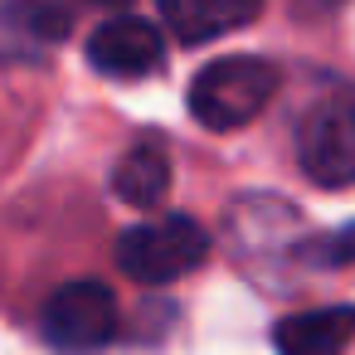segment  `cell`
<instances>
[{
	"mask_svg": "<svg viewBox=\"0 0 355 355\" xmlns=\"http://www.w3.org/2000/svg\"><path fill=\"white\" fill-rule=\"evenodd\" d=\"M282 73L277 64L258 59V54H229V59H214L195 73L190 83V117L209 132H234L243 122H253L272 93H277Z\"/></svg>",
	"mask_w": 355,
	"mask_h": 355,
	"instance_id": "obj_1",
	"label": "cell"
},
{
	"mask_svg": "<svg viewBox=\"0 0 355 355\" xmlns=\"http://www.w3.org/2000/svg\"><path fill=\"white\" fill-rule=\"evenodd\" d=\"M209 258V234L190 214H161L122 229L117 239V268L141 287H166L185 272H195Z\"/></svg>",
	"mask_w": 355,
	"mask_h": 355,
	"instance_id": "obj_2",
	"label": "cell"
},
{
	"mask_svg": "<svg viewBox=\"0 0 355 355\" xmlns=\"http://www.w3.org/2000/svg\"><path fill=\"white\" fill-rule=\"evenodd\" d=\"M40 336L54 355H98V350H107L112 336H117L112 287H103L98 277L64 282L40 311Z\"/></svg>",
	"mask_w": 355,
	"mask_h": 355,
	"instance_id": "obj_3",
	"label": "cell"
},
{
	"mask_svg": "<svg viewBox=\"0 0 355 355\" xmlns=\"http://www.w3.org/2000/svg\"><path fill=\"white\" fill-rule=\"evenodd\" d=\"M297 161L321 190L355 185V93H331L302 117Z\"/></svg>",
	"mask_w": 355,
	"mask_h": 355,
	"instance_id": "obj_4",
	"label": "cell"
},
{
	"mask_svg": "<svg viewBox=\"0 0 355 355\" xmlns=\"http://www.w3.org/2000/svg\"><path fill=\"white\" fill-rule=\"evenodd\" d=\"M88 64L107 78H146L166 64V40L151 20L137 15H117L103 20L88 40Z\"/></svg>",
	"mask_w": 355,
	"mask_h": 355,
	"instance_id": "obj_5",
	"label": "cell"
},
{
	"mask_svg": "<svg viewBox=\"0 0 355 355\" xmlns=\"http://www.w3.org/2000/svg\"><path fill=\"white\" fill-rule=\"evenodd\" d=\"M73 15L54 0H10L0 6V59H40L59 40H69Z\"/></svg>",
	"mask_w": 355,
	"mask_h": 355,
	"instance_id": "obj_6",
	"label": "cell"
},
{
	"mask_svg": "<svg viewBox=\"0 0 355 355\" xmlns=\"http://www.w3.org/2000/svg\"><path fill=\"white\" fill-rule=\"evenodd\" d=\"M355 340V306H311L277 321V355H345Z\"/></svg>",
	"mask_w": 355,
	"mask_h": 355,
	"instance_id": "obj_7",
	"label": "cell"
},
{
	"mask_svg": "<svg viewBox=\"0 0 355 355\" xmlns=\"http://www.w3.org/2000/svg\"><path fill=\"white\" fill-rule=\"evenodd\" d=\"M263 15V0H161V20L180 44H209Z\"/></svg>",
	"mask_w": 355,
	"mask_h": 355,
	"instance_id": "obj_8",
	"label": "cell"
},
{
	"mask_svg": "<svg viewBox=\"0 0 355 355\" xmlns=\"http://www.w3.org/2000/svg\"><path fill=\"white\" fill-rule=\"evenodd\" d=\"M112 195L132 209H156L171 195V156L161 141H137L117 171H112Z\"/></svg>",
	"mask_w": 355,
	"mask_h": 355,
	"instance_id": "obj_9",
	"label": "cell"
},
{
	"mask_svg": "<svg viewBox=\"0 0 355 355\" xmlns=\"http://www.w3.org/2000/svg\"><path fill=\"white\" fill-rule=\"evenodd\" d=\"M297 263H306V268H350V263H355V224L302 243V258H297Z\"/></svg>",
	"mask_w": 355,
	"mask_h": 355,
	"instance_id": "obj_10",
	"label": "cell"
},
{
	"mask_svg": "<svg viewBox=\"0 0 355 355\" xmlns=\"http://www.w3.org/2000/svg\"><path fill=\"white\" fill-rule=\"evenodd\" d=\"M340 6H345V0H292L297 15H336Z\"/></svg>",
	"mask_w": 355,
	"mask_h": 355,
	"instance_id": "obj_11",
	"label": "cell"
},
{
	"mask_svg": "<svg viewBox=\"0 0 355 355\" xmlns=\"http://www.w3.org/2000/svg\"><path fill=\"white\" fill-rule=\"evenodd\" d=\"M93 6H127V0H93Z\"/></svg>",
	"mask_w": 355,
	"mask_h": 355,
	"instance_id": "obj_12",
	"label": "cell"
}]
</instances>
